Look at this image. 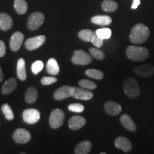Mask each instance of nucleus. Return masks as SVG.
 Listing matches in <instances>:
<instances>
[{
  "label": "nucleus",
  "mask_w": 154,
  "mask_h": 154,
  "mask_svg": "<svg viewBox=\"0 0 154 154\" xmlns=\"http://www.w3.org/2000/svg\"><path fill=\"white\" fill-rule=\"evenodd\" d=\"M150 36V30L144 24H136L131 31L129 38L131 43L135 44H143L148 40Z\"/></svg>",
  "instance_id": "nucleus-1"
},
{
  "label": "nucleus",
  "mask_w": 154,
  "mask_h": 154,
  "mask_svg": "<svg viewBox=\"0 0 154 154\" xmlns=\"http://www.w3.org/2000/svg\"><path fill=\"white\" fill-rule=\"evenodd\" d=\"M126 57L134 61H142L149 57V51L146 47L128 46L126 50Z\"/></svg>",
  "instance_id": "nucleus-2"
},
{
  "label": "nucleus",
  "mask_w": 154,
  "mask_h": 154,
  "mask_svg": "<svg viewBox=\"0 0 154 154\" xmlns=\"http://www.w3.org/2000/svg\"><path fill=\"white\" fill-rule=\"evenodd\" d=\"M124 91L130 99H136L140 94V87L137 81L133 77L126 79L124 83Z\"/></svg>",
  "instance_id": "nucleus-3"
},
{
  "label": "nucleus",
  "mask_w": 154,
  "mask_h": 154,
  "mask_svg": "<svg viewBox=\"0 0 154 154\" xmlns=\"http://www.w3.org/2000/svg\"><path fill=\"white\" fill-rule=\"evenodd\" d=\"M64 112L59 109H56L51 111L49 117V125L54 129H57L62 126L64 120Z\"/></svg>",
  "instance_id": "nucleus-4"
},
{
  "label": "nucleus",
  "mask_w": 154,
  "mask_h": 154,
  "mask_svg": "<svg viewBox=\"0 0 154 154\" xmlns=\"http://www.w3.org/2000/svg\"><path fill=\"white\" fill-rule=\"evenodd\" d=\"M72 61L76 65H88L92 61V57L83 50H76L72 58Z\"/></svg>",
  "instance_id": "nucleus-5"
},
{
  "label": "nucleus",
  "mask_w": 154,
  "mask_h": 154,
  "mask_svg": "<svg viewBox=\"0 0 154 154\" xmlns=\"http://www.w3.org/2000/svg\"><path fill=\"white\" fill-rule=\"evenodd\" d=\"M44 22V15L39 11L32 13L27 21V27L30 30H36L42 26Z\"/></svg>",
  "instance_id": "nucleus-6"
},
{
  "label": "nucleus",
  "mask_w": 154,
  "mask_h": 154,
  "mask_svg": "<svg viewBox=\"0 0 154 154\" xmlns=\"http://www.w3.org/2000/svg\"><path fill=\"white\" fill-rule=\"evenodd\" d=\"M22 118L24 122L26 124H36L40 119V113L35 109H26L22 113Z\"/></svg>",
  "instance_id": "nucleus-7"
},
{
  "label": "nucleus",
  "mask_w": 154,
  "mask_h": 154,
  "mask_svg": "<svg viewBox=\"0 0 154 154\" xmlns=\"http://www.w3.org/2000/svg\"><path fill=\"white\" fill-rule=\"evenodd\" d=\"M31 134L29 131L24 128H18L15 130L13 134V139L17 143L24 144L28 143L31 140Z\"/></svg>",
  "instance_id": "nucleus-8"
},
{
  "label": "nucleus",
  "mask_w": 154,
  "mask_h": 154,
  "mask_svg": "<svg viewBox=\"0 0 154 154\" xmlns=\"http://www.w3.org/2000/svg\"><path fill=\"white\" fill-rule=\"evenodd\" d=\"M46 41V36L44 35H40L34 37L29 38L25 42V47L26 49L32 51V50L37 49L38 48L42 47Z\"/></svg>",
  "instance_id": "nucleus-9"
},
{
  "label": "nucleus",
  "mask_w": 154,
  "mask_h": 154,
  "mask_svg": "<svg viewBox=\"0 0 154 154\" xmlns=\"http://www.w3.org/2000/svg\"><path fill=\"white\" fill-rule=\"evenodd\" d=\"M72 96L77 99L88 101L94 97V94L88 89H86L84 88L73 87Z\"/></svg>",
  "instance_id": "nucleus-10"
},
{
  "label": "nucleus",
  "mask_w": 154,
  "mask_h": 154,
  "mask_svg": "<svg viewBox=\"0 0 154 154\" xmlns=\"http://www.w3.org/2000/svg\"><path fill=\"white\" fill-rule=\"evenodd\" d=\"M24 34L20 32H16L11 36L10 42H9V46L10 49L13 51H17L20 49L21 46L24 42Z\"/></svg>",
  "instance_id": "nucleus-11"
},
{
  "label": "nucleus",
  "mask_w": 154,
  "mask_h": 154,
  "mask_svg": "<svg viewBox=\"0 0 154 154\" xmlns=\"http://www.w3.org/2000/svg\"><path fill=\"white\" fill-rule=\"evenodd\" d=\"M134 73L140 77H149L154 74V66L149 64H143L136 66L134 69Z\"/></svg>",
  "instance_id": "nucleus-12"
},
{
  "label": "nucleus",
  "mask_w": 154,
  "mask_h": 154,
  "mask_svg": "<svg viewBox=\"0 0 154 154\" xmlns=\"http://www.w3.org/2000/svg\"><path fill=\"white\" fill-rule=\"evenodd\" d=\"M114 145L117 149L121 150L125 153H128L132 149V143L128 138L124 136H119L115 140Z\"/></svg>",
  "instance_id": "nucleus-13"
},
{
  "label": "nucleus",
  "mask_w": 154,
  "mask_h": 154,
  "mask_svg": "<svg viewBox=\"0 0 154 154\" xmlns=\"http://www.w3.org/2000/svg\"><path fill=\"white\" fill-rule=\"evenodd\" d=\"M73 87L69 86H63L59 88L54 94V98L56 100H63L70 97L72 95Z\"/></svg>",
  "instance_id": "nucleus-14"
},
{
  "label": "nucleus",
  "mask_w": 154,
  "mask_h": 154,
  "mask_svg": "<svg viewBox=\"0 0 154 154\" xmlns=\"http://www.w3.org/2000/svg\"><path fill=\"white\" fill-rule=\"evenodd\" d=\"M86 119L80 116H74L69 120V126L72 130H78L86 124Z\"/></svg>",
  "instance_id": "nucleus-15"
},
{
  "label": "nucleus",
  "mask_w": 154,
  "mask_h": 154,
  "mask_svg": "<svg viewBox=\"0 0 154 154\" xmlns=\"http://www.w3.org/2000/svg\"><path fill=\"white\" fill-rule=\"evenodd\" d=\"M13 25V20L11 17L7 13H0V29L8 31Z\"/></svg>",
  "instance_id": "nucleus-16"
},
{
  "label": "nucleus",
  "mask_w": 154,
  "mask_h": 154,
  "mask_svg": "<svg viewBox=\"0 0 154 154\" xmlns=\"http://www.w3.org/2000/svg\"><path fill=\"white\" fill-rule=\"evenodd\" d=\"M120 121L122 124V126L124 127L125 128H126L127 130L130 131L131 132L136 131L137 129V127H136V124L134 123V121L132 120V119L131 118V116L128 114H123L120 118Z\"/></svg>",
  "instance_id": "nucleus-17"
},
{
  "label": "nucleus",
  "mask_w": 154,
  "mask_h": 154,
  "mask_svg": "<svg viewBox=\"0 0 154 154\" xmlns=\"http://www.w3.org/2000/svg\"><path fill=\"white\" fill-rule=\"evenodd\" d=\"M104 109L108 114L111 116L119 115L121 112V106L114 101H107L104 104Z\"/></svg>",
  "instance_id": "nucleus-18"
},
{
  "label": "nucleus",
  "mask_w": 154,
  "mask_h": 154,
  "mask_svg": "<svg viewBox=\"0 0 154 154\" xmlns=\"http://www.w3.org/2000/svg\"><path fill=\"white\" fill-rule=\"evenodd\" d=\"M17 86V80L14 78L9 79H7L4 83L2 87V93L4 95H7V94H10L16 89Z\"/></svg>",
  "instance_id": "nucleus-19"
},
{
  "label": "nucleus",
  "mask_w": 154,
  "mask_h": 154,
  "mask_svg": "<svg viewBox=\"0 0 154 154\" xmlns=\"http://www.w3.org/2000/svg\"><path fill=\"white\" fill-rule=\"evenodd\" d=\"M91 150V143L89 140H84L76 146L74 153L76 154H87Z\"/></svg>",
  "instance_id": "nucleus-20"
},
{
  "label": "nucleus",
  "mask_w": 154,
  "mask_h": 154,
  "mask_svg": "<svg viewBox=\"0 0 154 154\" xmlns=\"http://www.w3.org/2000/svg\"><path fill=\"white\" fill-rule=\"evenodd\" d=\"M91 22L94 24L101 25V26H107L111 24L112 19L107 15H97L94 16L91 19Z\"/></svg>",
  "instance_id": "nucleus-21"
},
{
  "label": "nucleus",
  "mask_w": 154,
  "mask_h": 154,
  "mask_svg": "<svg viewBox=\"0 0 154 154\" xmlns=\"http://www.w3.org/2000/svg\"><path fill=\"white\" fill-rule=\"evenodd\" d=\"M17 74L18 78L21 81H25L26 79V72L25 67V61L21 58L17 61Z\"/></svg>",
  "instance_id": "nucleus-22"
},
{
  "label": "nucleus",
  "mask_w": 154,
  "mask_h": 154,
  "mask_svg": "<svg viewBox=\"0 0 154 154\" xmlns=\"http://www.w3.org/2000/svg\"><path fill=\"white\" fill-rule=\"evenodd\" d=\"M47 71L48 74L56 76L59 73V66L55 59H49L47 63Z\"/></svg>",
  "instance_id": "nucleus-23"
},
{
  "label": "nucleus",
  "mask_w": 154,
  "mask_h": 154,
  "mask_svg": "<svg viewBox=\"0 0 154 154\" xmlns=\"http://www.w3.org/2000/svg\"><path fill=\"white\" fill-rule=\"evenodd\" d=\"M38 97V91L35 87L30 86L25 94V100L29 103H34Z\"/></svg>",
  "instance_id": "nucleus-24"
},
{
  "label": "nucleus",
  "mask_w": 154,
  "mask_h": 154,
  "mask_svg": "<svg viewBox=\"0 0 154 154\" xmlns=\"http://www.w3.org/2000/svg\"><path fill=\"white\" fill-rule=\"evenodd\" d=\"M14 7L19 14H24L28 9V5L25 0H14Z\"/></svg>",
  "instance_id": "nucleus-25"
},
{
  "label": "nucleus",
  "mask_w": 154,
  "mask_h": 154,
  "mask_svg": "<svg viewBox=\"0 0 154 154\" xmlns=\"http://www.w3.org/2000/svg\"><path fill=\"white\" fill-rule=\"evenodd\" d=\"M118 4L113 0H104L101 4V7L103 11L106 12H113L118 9Z\"/></svg>",
  "instance_id": "nucleus-26"
},
{
  "label": "nucleus",
  "mask_w": 154,
  "mask_h": 154,
  "mask_svg": "<svg viewBox=\"0 0 154 154\" xmlns=\"http://www.w3.org/2000/svg\"><path fill=\"white\" fill-rule=\"evenodd\" d=\"M96 34V32L91 29H83L79 32L78 36L84 42H91L92 38Z\"/></svg>",
  "instance_id": "nucleus-27"
},
{
  "label": "nucleus",
  "mask_w": 154,
  "mask_h": 154,
  "mask_svg": "<svg viewBox=\"0 0 154 154\" xmlns=\"http://www.w3.org/2000/svg\"><path fill=\"white\" fill-rule=\"evenodd\" d=\"M85 74L86 76L90 77V78L100 80L102 79L104 76L103 75V73L100 70H97V69H87V70L85 72Z\"/></svg>",
  "instance_id": "nucleus-28"
},
{
  "label": "nucleus",
  "mask_w": 154,
  "mask_h": 154,
  "mask_svg": "<svg viewBox=\"0 0 154 154\" xmlns=\"http://www.w3.org/2000/svg\"><path fill=\"white\" fill-rule=\"evenodd\" d=\"M96 34L102 39H109L111 36V30L109 28L99 29L96 31Z\"/></svg>",
  "instance_id": "nucleus-29"
},
{
  "label": "nucleus",
  "mask_w": 154,
  "mask_h": 154,
  "mask_svg": "<svg viewBox=\"0 0 154 154\" xmlns=\"http://www.w3.org/2000/svg\"><path fill=\"white\" fill-rule=\"evenodd\" d=\"M2 111L5 118L7 119V120L11 121L14 119V113H13V111L11 110V107L9 106V104H7V103H5V104L2 105Z\"/></svg>",
  "instance_id": "nucleus-30"
},
{
  "label": "nucleus",
  "mask_w": 154,
  "mask_h": 154,
  "mask_svg": "<svg viewBox=\"0 0 154 154\" xmlns=\"http://www.w3.org/2000/svg\"><path fill=\"white\" fill-rule=\"evenodd\" d=\"M89 52L95 59L97 60H103L105 59V54L101 50L98 49L97 47H91L89 49Z\"/></svg>",
  "instance_id": "nucleus-31"
},
{
  "label": "nucleus",
  "mask_w": 154,
  "mask_h": 154,
  "mask_svg": "<svg viewBox=\"0 0 154 154\" xmlns=\"http://www.w3.org/2000/svg\"><path fill=\"white\" fill-rule=\"evenodd\" d=\"M79 84L81 87L86 88V89L88 90H93L95 89L96 88V84L95 83L91 82V81L87 80V79H82L79 82Z\"/></svg>",
  "instance_id": "nucleus-32"
},
{
  "label": "nucleus",
  "mask_w": 154,
  "mask_h": 154,
  "mask_svg": "<svg viewBox=\"0 0 154 154\" xmlns=\"http://www.w3.org/2000/svg\"><path fill=\"white\" fill-rule=\"evenodd\" d=\"M44 68V63L42 61H36L32 65V71L34 75L38 74Z\"/></svg>",
  "instance_id": "nucleus-33"
},
{
  "label": "nucleus",
  "mask_w": 154,
  "mask_h": 154,
  "mask_svg": "<svg viewBox=\"0 0 154 154\" xmlns=\"http://www.w3.org/2000/svg\"><path fill=\"white\" fill-rule=\"evenodd\" d=\"M68 109L74 113H82L84 111V106L81 103H72L69 105Z\"/></svg>",
  "instance_id": "nucleus-34"
},
{
  "label": "nucleus",
  "mask_w": 154,
  "mask_h": 154,
  "mask_svg": "<svg viewBox=\"0 0 154 154\" xmlns=\"http://www.w3.org/2000/svg\"><path fill=\"white\" fill-rule=\"evenodd\" d=\"M57 82V79L52 76H44L41 79V83L43 85H50Z\"/></svg>",
  "instance_id": "nucleus-35"
},
{
  "label": "nucleus",
  "mask_w": 154,
  "mask_h": 154,
  "mask_svg": "<svg viewBox=\"0 0 154 154\" xmlns=\"http://www.w3.org/2000/svg\"><path fill=\"white\" fill-rule=\"evenodd\" d=\"M91 43L93 44L96 47L100 48L102 47V45H103V39H102L101 38H100L99 36H98L96 34H95L94 37L92 38Z\"/></svg>",
  "instance_id": "nucleus-36"
},
{
  "label": "nucleus",
  "mask_w": 154,
  "mask_h": 154,
  "mask_svg": "<svg viewBox=\"0 0 154 154\" xmlns=\"http://www.w3.org/2000/svg\"><path fill=\"white\" fill-rule=\"evenodd\" d=\"M6 53V46L4 42L0 40V57H3Z\"/></svg>",
  "instance_id": "nucleus-37"
},
{
  "label": "nucleus",
  "mask_w": 154,
  "mask_h": 154,
  "mask_svg": "<svg viewBox=\"0 0 154 154\" xmlns=\"http://www.w3.org/2000/svg\"><path fill=\"white\" fill-rule=\"evenodd\" d=\"M140 0H134V1H133L132 6H131V9H136L138 8V6L140 5Z\"/></svg>",
  "instance_id": "nucleus-38"
},
{
  "label": "nucleus",
  "mask_w": 154,
  "mask_h": 154,
  "mask_svg": "<svg viewBox=\"0 0 154 154\" xmlns=\"http://www.w3.org/2000/svg\"><path fill=\"white\" fill-rule=\"evenodd\" d=\"M3 79H4V74L2 72V69L1 66H0V82H2V81L3 80Z\"/></svg>",
  "instance_id": "nucleus-39"
}]
</instances>
